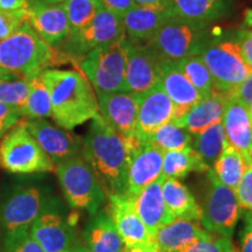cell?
I'll use <instances>...</instances> for the list:
<instances>
[{"mask_svg":"<svg viewBox=\"0 0 252 252\" xmlns=\"http://www.w3.org/2000/svg\"><path fill=\"white\" fill-rule=\"evenodd\" d=\"M91 121L82 141V158L93 168L106 195L125 194L130 143L100 115Z\"/></svg>","mask_w":252,"mask_h":252,"instance_id":"obj_1","label":"cell"},{"mask_svg":"<svg viewBox=\"0 0 252 252\" xmlns=\"http://www.w3.org/2000/svg\"><path fill=\"white\" fill-rule=\"evenodd\" d=\"M40 77L48 89L52 118L60 127L70 131L100 115L96 93L82 72L45 69Z\"/></svg>","mask_w":252,"mask_h":252,"instance_id":"obj_2","label":"cell"},{"mask_svg":"<svg viewBox=\"0 0 252 252\" xmlns=\"http://www.w3.org/2000/svg\"><path fill=\"white\" fill-rule=\"evenodd\" d=\"M60 63L56 49L46 43L28 20L11 36L0 40V77L32 78Z\"/></svg>","mask_w":252,"mask_h":252,"instance_id":"obj_3","label":"cell"},{"mask_svg":"<svg viewBox=\"0 0 252 252\" xmlns=\"http://www.w3.org/2000/svg\"><path fill=\"white\" fill-rule=\"evenodd\" d=\"M127 42L126 36L117 42L99 46L78 60L76 64L96 94L124 91Z\"/></svg>","mask_w":252,"mask_h":252,"instance_id":"obj_4","label":"cell"},{"mask_svg":"<svg viewBox=\"0 0 252 252\" xmlns=\"http://www.w3.org/2000/svg\"><path fill=\"white\" fill-rule=\"evenodd\" d=\"M60 185L69 204L94 216L105 201V190L89 163L81 156L58 163L55 167Z\"/></svg>","mask_w":252,"mask_h":252,"instance_id":"obj_5","label":"cell"},{"mask_svg":"<svg viewBox=\"0 0 252 252\" xmlns=\"http://www.w3.org/2000/svg\"><path fill=\"white\" fill-rule=\"evenodd\" d=\"M216 35L209 25L172 18L146 42L166 60L198 56Z\"/></svg>","mask_w":252,"mask_h":252,"instance_id":"obj_6","label":"cell"},{"mask_svg":"<svg viewBox=\"0 0 252 252\" xmlns=\"http://www.w3.org/2000/svg\"><path fill=\"white\" fill-rule=\"evenodd\" d=\"M0 167L14 174H31L54 172L56 166L25 123H18L0 141Z\"/></svg>","mask_w":252,"mask_h":252,"instance_id":"obj_7","label":"cell"},{"mask_svg":"<svg viewBox=\"0 0 252 252\" xmlns=\"http://www.w3.org/2000/svg\"><path fill=\"white\" fill-rule=\"evenodd\" d=\"M125 36L123 19L109 12L102 5L89 24L80 31L69 33L67 39L60 47L59 61L60 63L77 62L97 47L117 42Z\"/></svg>","mask_w":252,"mask_h":252,"instance_id":"obj_8","label":"cell"},{"mask_svg":"<svg viewBox=\"0 0 252 252\" xmlns=\"http://www.w3.org/2000/svg\"><path fill=\"white\" fill-rule=\"evenodd\" d=\"M209 70L216 91L228 94L252 72L242 58L237 39L215 36L198 55Z\"/></svg>","mask_w":252,"mask_h":252,"instance_id":"obj_9","label":"cell"},{"mask_svg":"<svg viewBox=\"0 0 252 252\" xmlns=\"http://www.w3.org/2000/svg\"><path fill=\"white\" fill-rule=\"evenodd\" d=\"M208 178L210 184L201 207V223L208 232L231 238L242 210L235 190L220 184L210 171Z\"/></svg>","mask_w":252,"mask_h":252,"instance_id":"obj_10","label":"cell"},{"mask_svg":"<svg viewBox=\"0 0 252 252\" xmlns=\"http://www.w3.org/2000/svg\"><path fill=\"white\" fill-rule=\"evenodd\" d=\"M126 59L124 91L135 94L152 89L160 81L163 59L147 43L135 42L126 37Z\"/></svg>","mask_w":252,"mask_h":252,"instance_id":"obj_11","label":"cell"},{"mask_svg":"<svg viewBox=\"0 0 252 252\" xmlns=\"http://www.w3.org/2000/svg\"><path fill=\"white\" fill-rule=\"evenodd\" d=\"M125 195L132 198L161 176L163 151L150 141H128Z\"/></svg>","mask_w":252,"mask_h":252,"instance_id":"obj_12","label":"cell"},{"mask_svg":"<svg viewBox=\"0 0 252 252\" xmlns=\"http://www.w3.org/2000/svg\"><path fill=\"white\" fill-rule=\"evenodd\" d=\"M43 212L42 194L37 188H18L0 206V225L5 235L30 230Z\"/></svg>","mask_w":252,"mask_h":252,"instance_id":"obj_13","label":"cell"},{"mask_svg":"<svg viewBox=\"0 0 252 252\" xmlns=\"http://www.w3.org/2000/svg\"><path fill=\"white\" fill-rule=\"evenodd\" d=\"M109 196L108 213L117 229L125 248H157L156 238L135 212L132 201L125 194H111Z\"/></svg>","mask_w":252,"mask_h":252,"instance_id":"obj_14","label":"cell"},{"mask_svg":"<svg viewBox=\"0 0 252 252\" xmlns=\"http://www.w3.org/2000/svg\"><path fill=\"white\" fill-rule=\"evenodd\" d=\"M24 123L55 166L81 154L83 140L70 131L56 127L45 118L28 119Z\"/></svg>","mask_w":252,"mask_h":252,"instance_id":"obj_15","label":"cell"},{"mask_svg":"<svg viewBox=\"0 0 252 252\" xmlns=\"http://www.w3.org/2000/svg\"><path fill=\"white\" fill-rule=\"evenodd\" d=\"M174 106L159 83L138 94V115L134 139L146 141L153 132L173 119Z\"/></svg>","mask_w":252,"mask_h":252,"instance_id":"obj_16","label":"cell"},{"mask_svg":"<svg viewBox=\"0 0 252 252\" xmlns=\"http://www.w3.org/2000/svg\"><path fill=\"white\" fill-rule=\"evenodd\" d=\"M27 14L28 23L33 30L52 48H60L70 33V25L63 4L49 5L41 0H31Z\"/></svg>","mask_w":252,"mask_h":252,"instance_id":"obj_17","label":"cell"},{"mask_svg":"<svg viewBox=\"0 0 252 252\" xmlns=\"http://www.w3.org/2000/svg\"><path fill=\"white\" fill-rule=\"evenodd\" d=\"M104 121L127 141L134 140L138 115V94L126 91L96 94Z\"/></svg>","mask_w":252,"mask_h":252,"instance_id":"obj_18","label":"cell"},{"mask_svg":"<svg viewBox=\"0 0 252 252\" xmlns=\"http://www.w3.org/2000/svg\"><path fill=\"white\" fill-rule=\"evenodd\" d=\"M159 84L165 90L174 106L172 121H178L184 117L189 110L202 99L198 91L172 60L163 61Z\"/></svg>","mask_w":252,"mask_h":252,"instance_id":"obj_19","label":"cell"},{"mask_svg":"<svg viewBox=\"0 0 252 252\" xmlns=\"http://www.w3.org/2000/svg\"><path fill=\"white\" fill-rule=\"evenodd\" d=\"M225 139L235 147L247 165L250 163V153L252 149V121L250 109L234 98L226 99L224 112L222 117Z\"/></svg>","mask_w":252,"mask_h":252,"instance_id":"obj_20","label":"cell"},{"mask_svg":"<svg viewBox=\"0 0 252 252\" xmlns=\"http://www.w3.org/2000/svg\"><path fill=\"white\" fill-rule=\"evenodd\" d=\"M162 181L163 178L160 176L158 180L141 189L135 196L128 197L133 203L140 220L154 238L160 228L173 220L162 197Z\"/></svg>","mask_w":252,"mask_h":252,"instance_id":"obj_21","label":"cell"},{"mask_svg":"<svg viewBox=\"0 0 252 252\" xmlns=\"http://www.w3.org/2000/svg\"><path fill=\"white\" fill-rule=\"evenodd\" d=\"M30 234L45 252H62L72 243L71 224L59 214L42 212L30 229Z\"/></svg>","mask_w":252,"mask_h":252,"instance_id":"obj_22","label":"cell"},{"mask_svg":"<svg viewBox=\"0 0 252 252\" xmlns=\"http://www.w3.org/2000/svg\"><path fill=\"white\" fill-rule=\"evenodd\" d=\"M172 18L175 17L168 8L137 5L122 19L126 37L135 42L146 43Z\"/></svg>","mask_w":252,"mask_h":252,"instance_id":"obj_23","label":"cell"},{"mask_svg":"<svg viewBox=\"0 0 252 252\" xmlns=\"http://www.w3.org/2000/svg\"><path fill=\"white\" fill-rule=\"evenodd\" d=\"M226 99L228 96L225 94L214 90L210 96L201 99L184 117L172 122L193 135L201 133L212 125L222 122Z\"/></svg>","mask_w":252,"mask_h":252,"instance_id":"obj_24","label":"cell"},{"mask_svg":"<svg viewBox=\"0 0 252 252\" xmlns=\"http://www.w3.org/2000/svg\"><path fill=\"white\" fill-rule=\"evenodd\" d=\"M197 220L176 219L167 223L156 235L158 252H182L207 235Z\"/></svg>","mask_w":252,"mask_h":252,"instance_id":"obj_25","label":"cell"},{"mask_svg":"<svg viewBox=\"0 0 252 252\" xmlns=\"http://www.w3.org/2000/svg\"><path fill=\"white\" fill-rule=\"evenodd\" d=\"M175 18L209 25L225 17L231 9L232 0H168Z\"/></svg>","mask_w":252,"mask_h":252,"instance_id":"obj_26","label":"cell"},{"mask_svg":"<svg viewBox=\"0 0 252 252\" xmlns=\"http://www.w3.org/2000/svg\"><path fill=\"white\" fill-rule=\"evenodd\" d=\"M162 197L173 220L184 219L201 222L202 210L190 190L178 179H163Z\"/></svg>","mask_w":252,"mask_h":252,"instance_id":"obj_27","label":"cell"},{"mask_svg":"<svg viewBox=\"0 0 252 252\" xmlns=\"http://www.w3.org/2000/svg\"><path fill=\"white\" fill-rule=\"evenodd\" d=\"M84 238L90 252H123L124 250V243L106 212H98L93 216L84 231Z\"/></svg>","mask_w":252,"mask_h":252,"instance_id":"obj_28","label":"cell"},{"mask_svg":"<svg viewBox=\"0 0 252 252\" xmlns=\"http://www.w3.org/2000/svg\"><path fill=\"white\" fill-rule=\"evenodd\" d=\"M247 166L242 154L228 141H225L219 159L209 171L220 184L235 190L244 174Z\"/></svg>","mask_w":252,"mask_h":252,"instance_id":"obj_29","label":"cell"},{"mask_svg":"<svg viewBox=\"0 0 252 252\" xmlns=\"http://www.w3.org/2000/svg\"><path fill=\"white\" fill-rule=\"evenodd\" d=\"M209 167L191 149L163 152L161 176L163 179H182L191 172H208Z\"/></svg>","mask_w":252,"mask_h":252,"instance_id":"obj_30","label":"cell"},{"mask_svg":"<svg viewBox=\"0 0 252 252\" xmlns=\"http://www.w3.org/2000/svg\"><path fill=\"white\" fill-rule=\"evenodd\" d=\"M225 141L224 128L220 122L206 128L201 133L195 134L191 149L200 156L202 161L209 168H212L216 160L219 159Z\"/></svg>","mask_w":252,"mask_h":252,"instance_id":"obj_31","label":"cell"},{"mask_svg":"<svg viewBox=\"0 0 252 252\" xmlns=\"http://www.w3.org/2000/svg\"><path fill=\"white\" fill-rule=\"evenodd\" d=\"M173 62L193 84L202 98H206L214 93L215 87H214L213 77L200 56H189V58L174 60Z\"/></svg>","mask_w":252,"mask_h":252,"instance_id":"obj_32","label":"cell"},{"mask_svg":"<svg viewBox=\"0 0 252 252\" xmlns=\"http://www.w3.org/2000/svg\"><path fill=\"white\" fill-rule=\"evenodd\" d=\"M146 141L154 144L163 152L184 151L191 147L193 134L171 121L153 132Z\"/></svg>","mask_w":252,"mask_h":252,"instance_id":"obj_33","label":"cell"},{"mask_svg":"<svg viewBox=\"0 0 252 252\" xmlns=\"http://www.w3.org/2000/svg\"><path fill=\"white\" fill-rule=\"evenodd\" d=\"M20 116L27 119L52 117V103L48 89L41 80L40 75L31 78V91L26 103L20 109Z\"/></svg>","mask_w":252,"mask_h":252,"instance_id":"obj_34","label":"cell"},{"mask_svg":"<svg viewBox=\"0 0 252 252\" xmlns=\"http://www.w3.org/2000/svg\"><path fill=\"white\" fill-rule=\"evenodd\" d=\"M31 91V78L0 77V103L20 111Z\"/></svg>","mask_w":252,"mask_h":252,"instance_id":"obj_35","label":"cell"},{"mask_svg":"<svg viewBox=\"0 0 252 252\" xmlns=\"http://www.w3.org/2000/svg\"><path fill=\"white\" fill-rule=\"evenodd\" d=\"M63 6L68 15L70 33H74L93 20L102 6V0H67Z\"/></svg>","mask_w":252,"mask_h":252,"instance_id":"obj_36","label":"cell"},{"mask_svg":"<svg viewBox=\"0 0 252 252\" xmlns=\"http://www.w3.org/2000/svg\"><path fill=\"white\" fill-rule=\"evenodd\" d=\"M182 252H238L232 244L231 238L224 237L213 232H207L206 236L197 239Z\"/></svg>","mask_w":252,"mask_h":252,"instance_id":"obj_37","label":"cell"},{"mask_svg":"<svg viewBox=\"0 0 252 252\" xmlns=\"http://www.w3.org/2000/svg\"><path fill=\"white\" fill-rule=\"evenodd\" d=\"M4 252H45L32 237L30 230L5 235Z\"/></svg>","mask_w":252,"mask_h":252,"instance_id":"obj_38","label":"cell"},{"mask_svg":"<svg viewBox=\"0 0 252 252\" xmlns=\"http://www.w3.org/2000/svg\"><path fill=\"white\" fill-rule=\"evenodd\" d=\"M27 20V9H19V11L0 9V40H4L18 32Z\"/></svg>","mask_w":252,"mask_h":252,"instance_id":"obj_39","label":"cell"},{"mask_svg":"<svg viewBox=\"0 0 252 252\" xmlns=\"http://www.w3.org/2000/svg\"><path fill=\"white\" fill-rule=\"evenodd\" d=\"M236 197L241 209L252 212V166L249 163L241 181L235 189Z\"/></svg>","mask_w":252,"mask_h":252,"instance_id":"obj_40","label":"cell"},{"mask_svg":"<svg viewBox=\"0 0 252 252\" xmlns=\"http://www.w3.org/2000/svg\"><path fill=\"white\" fill-rule=\"evenodd\" d=\"M20 118L19 110L0 103V138L4 137L14 125H17Z\"/></svg>","mask_w":252,"mask_h":252,"instance_id":"obj_41","label":"cell"},{"mask_svg":"<svg viewBox=\"0 0 252 252\" xmlns=\"http://www.w3.org/2000/svg\"><path fill=\"white\" fill-rule=\"evenodd\" d=\"M229 98H234L247 108H252V72L239 86L226 94Z\"/></svg>","mask_w":252,"mask_h":252,"instance_id":"obj_42","label":"cell"},{"mask_svg":"<svg viewBox=\"0 0 252 252\" xmlns=\"http://www.w3.org/2000/svg\"><path fill=\"white\" fill-rule=\"evenodd\" d=\"M244 225L241 231V252H252V212L244 210Z\"/></svg>","mask_w":252,"mask_h":252,"instance_id":"obj_43","label":"cell"},{"mask_svg":"<svg viewBox=\"0 0 252 252\" xmlns=\"http://www.w3.org/2000/svg\"><path fill=\"white\" fill-rule=\"evenodd\" d=\"M104 8L111 13L123 18L130 9L137 6L134 0H102Z\"/></svg>","mask_w":252,"mask_h":252,"instance_id":"obj_44","label":"cell"},{"mask_svg":"<svg viewBox=\"0 0 252 252\" xmlns=\"http://www.w3.org/2000/svg\"><path fill=\"white\" fill-rule=\"evenodd\" d=\"M241 49L242 58L249 67L252 68V31H243L236 37Z\"/></svg>","mask_w":252,"mask_h":252,"instance_id":"obj_45","label":"cell"},{"mask_svg":"<svg viewBox=\"0 0 252 252\" xmlns=\"http://www.w3.org/2000/svg\"><path fill=\"white\" fill-rule=\"evenodd\" d=\"M30 0H0V9L2 11H19L28 9Z\"/></svg>","mask_w":252,"mask_h":252,"instance_id":"obj_46","label":"cell"},{"mask_svg":"<svg viewBox=\"0 0 252 252\" xmlns=\"http://www.w3.org/2000/svg\"><path fill=\"white\" fill-rule=\"evenodd\" d=\"M138 6H147V7H162L169 9L168 0H134Z\"/></svg>","mask_w":252,"mask_h":252,"instance_id":"obj_47","label":"cell"},{"mask_svg":"<svg viewBox=\"0 0 252 252\" xmlns=\"http://www.w3.org/2000/svg\"><path fill=\"white\" fill-rule=\"evenodd\" d=\"M123 252H158L157 248H147V247H133L125 248Z\"/></svg>","mask_w":252,"mask_h":252,"instance_id":"obj_48","label":"cell"},{"mask_svg":"<svg viewBox=\"0 0 252 252\" xmlns=\"http://www.w3.org/2000/svg\"><path fill=\"white\" fill-rule=\"evenodd\" d=\"M41 1L46 2V4H49V5H55V4H62V2L67 1V0H41Z\"/></svg>","mask_w":252,"mask_h":252,"instance_id":"obj_49","label":"cell"},{"mask_svg":"<svg viewBox=\"0 0 252 252\" xmlns=\"http://www.w3.org/2000/svg\"><path fill=\"white\" fill-rule=\"evenodd\" d=\"M72 252H90L88 250L87 247H82V245H78V247L72 249Z\"/></svg>","mask_w":252,"mask_h":252,"instance_id":"obj_50","label":"cell"},{"mask_svg":"<svg viewBox=\"0 0 252 252\" xmlns=\"http://www.w3.org/2000/svg\"><path fill=\"white\" fill-rule=\"evenodd\" d=\"M250 163H251V166H252V149H251V153H250Z\"/></svg>","mask_w":252,"mask_h":252,"instance_id":"obj_51","label":"cell"},{"mask_svg":"<svg viewBox=\"0 0 252 252\" xmlns=\"http://www.w3.org/2000/svg\"><path fill=\"white\" fill-rule=\"evenodd\" d=\"M62 252H72V250H70V249H68V250H64V251H62Z\"/></svg>","mask_w":252,"mask_h":252,"instance_id":"obj_52","label":"cell"},{"mask_svg":"<svg viewBox=\"0 0 252 252\" xmlns=\"http://www.w3.org/2000/svg\"><path fill=\"white\" fill-rule=\"evenodd\" d=\"M250 115H251V121H252V108L250 109Z\"/></svg>","mask_w":252,"mask_h":252,"instance_id":"obj_53","label":"cell"},{"mask_svg":"<svg viewBox=\"0 0 252 252\" xmlns=\"http://www.w3.org/2000/svg\"><path fill=\"white\" fill-rule=\"evenodd\" d=\"M30 1H31V0H30Z\"/></svg>","mask_w":252,"mask_h":252,"instance_id":"obj_54","label":"cell"}]
</instances>
